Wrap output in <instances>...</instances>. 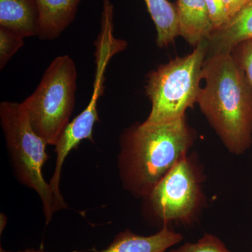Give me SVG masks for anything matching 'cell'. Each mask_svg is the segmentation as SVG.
<instances>
[{"label": "cell", "mask_w": 252, "mask_h": 252, "mask_svg": "<svg viewBox=\"0 0 252 252\" xmlns=\"http://www.w3.org/2000/svg\"><path fill=\"white\" fill-rule=\"evenodd\" d=\"M196 140L186 117L169 124H132L119 139L117 165L122 187L136 198H145L190 153Z\"/></svg>", "instance_id": "1"}, {"label": "cell", "mask_w": 252, "mask_h": 252, "mask_svg": "<svg viewBox=\"0 0 252 252\" xmlns=\"http://www.w3.org/2000/svg\"><path fill=\"white\" fill-rule=\"evenodd\" d=\"M196 104L225 148L245 154L252 144V87L230 53L207 56Z\"/></svg>", "instance_id": "2"}, {"label": "cell", "mask_w": 252, "mask_h": 252, "mask_svg": "<svg viewBox=\"0 0 252 252\" xmlns=\"http://www.w3.org/2000/svg\"><path fill=\"white\" fill-rule=\"evenodd\" d=\"M205 180V169L198 154H187L142 199L144 218L161 228L194 224L207 207Z\"/></svg>", "instance_id": "3"}, {"label": "cell", "mask_w": 252, "mask_h": 252, "mask_svg": "<svg viewBox=\"0 0 252 252\" xmlns=\"http://www.w3.org/2000/svg\"><path fill=\"white\" fill-rule=\"evenodd\" d=\"M0 124L15 177L21 185L37 194L48 225L54 214L61 210L43 174L49 158L46 151L48 144L33 130L21 103L1 102Z\"/></svg>", "instance_id": "4"}, {"label": "cell", "mask_w": 252, "mask_h": 252, "mask_svg": "<svg viewBox=\"0 0 252 252\" xmlns=\"http://www.w3.org/2000/svg\"><path fill=\"white\" fill-rule=\"evenodd\" d=\"M207 49V41H202L191 54L175 58L149 73L145 89L152 109L145 124L177 122L196 104Z\"/></svg>", "instance_id": "5"}, {"label": "cell", "mask_w": 252, "mask_h": 252, "mask_svg": "<svg viewBox=\"0 0 252 252\" xmlns=\"http://www.w3.org/2000/svg\"><path fill=\"white\" fill-rule=\"evenodd\" d=\"M77 72L67 55L54 60L39 85L21 102L32 127L48 145L56 146L69 125L76 102Z\"/></svg>", "instance_id": "6"}, {"label": "cell", "mask_w": 252, "mask_h": 252, "mask_svg": "<svg viewBox=\"0 0 252 252\" xmlns=\"http://www.w3.org/2000/svg\"><path fill=\"white\" fill-rule=\"evenodd\" d=\"M183 235L163 226L155 234L141 235L128 229L120 232L107 248L96 252H166L183 240Z\"/></svg>", "instance_id": "7"}, {"label": "cell", "mask_w": 252, "mask_h": 252, "mask_svg": "<svg viewBox=\"0 0 252 252\" xmlns=\"http://www.w3.org/2000/svg\"><path fill=\"white\" fill-rule=\"evenodd\" d=\"M250 39H252V0L225 24L212 32L207 40V56L230 53L239 43Z\"/></svg>", "instance_id": "8"}, {"label": "cell", "mask_w": 252, "mask_h": 252, "mask_svg": "<svg viewBox=\"0 0 252 252\" xmlns=\"http://www.w3.org/2000/svg\"><path fill=\"white\" fill-rule=\"evenodd\" d=\"M39 11L38 36L54 40L74 21L81 0H34Z\"/></svg>", "instance_id": "9"}, {"label": "cell", "mask_w": 252, "mask_h": 252, "mask_svg": "<svg viewBox=\"0 0 252 252\" xmlns=\"http://www.w3.org/2000/svg\"><path fill=\"white\" fill-rule=\"evenodd\" d=\"M180 36L193 47L208 40L214 28L204 0H177Z\"/></svg>", "instance_id": "10"}, {"label": "cell", "mask_w": 252, "mask_h": 252, "mask_svg": "<svg viewBox=\"0 0 252 252\" xmlns=\"http://www.w3.org/2000/svg\"><path fill=\"white\" fill-rule=\"evenodd\" d=\"M0 27L26 38L39 33V11L34 0H0Z\"/></svg>", "instance_id": "11"}, {"label": "cell", "mask_w": 252, "mask_h": 252, "mask_svg": "<svg viewBox=\"0 0 252 252\" xmlns=\"http://www.w3.org/2000/svg\"><path fill=\"white\" fill-rule=\"evenodd\" d=\"M157 32V44L165 47L180 36L176 6L168 0H144Z\"/></svg>", "instance_id": "12"}, {"label": "cell", "mask_w": 252, "mask_h": 252, "mask_svg": "<svg viewBox=\"0 0 252 252\" xmlns=\"http://www.w3.org/2000/svg\"><path fill=\"white\" fill-rule=\"evenodd\" d=\"M168 252H232L216 235L205 233L195 243H186Z\"/></svg>", "instance_id": "13"}, {"label": "cell", "mask_w": 252, "mask_h": 252, "mask_svg": "<svg viewBox=\"0 0 252 252\" xmlns=\"http://www.w3.org/2000/svg\"><path fill=\"white\" fill-rule=\"evenodd\" d=\"M24 44V38L6 28L0 27V69H4L10 60Z\"/></svg>", "instance_id": "14"}, {"label": "cell", "mask_w": 252, "mask_h": 252, "mask_svg": "<svg viewBox=\"0 0 252 252\" xmlns=\"http://www.w3.org/2000/svg\"><path fill=\"white\" fill-rule=\"evenodd\" d=\"M252 87V39L239 43L230 51Z\"/></svg>", "instance_id": "15"}, {"label": "cell", "mask_w": 252, "mask_h": 252, "mask_svg": "<svg viewBox=\"0 0 252 252\" xmlns=\"http://www.w3.org/2000/svg\"><path fill=\"white\" fill-rule=\"evenodd\" d=\"M204 1L207 5L214 30L220 27L228 21L229 16L222 0H204Z\"/></svg>", "instance_id": "16"}, {"label": "cell", "mask_w": 252, "mask_h": 252, "mask_svg": "<svg viewBox=\"0 0 252 252\" xmlns=\"http://www.w3.org/2000/svg\"><path fill=\"white\" fill-rule=\"evenodd\" d=\"M229 18L234 16L250 0H222Z\"/></svg>", "instance_id": "17"}, {"label": "cell", "mask_w": 252, "mask_h": 252, "mask_svg": "<svg viewBox=\"0 0 252 252\" xmlns=\"http://www.w3.org/2000/svg\"><path fill=\"white\" fill-rule=\"evenodd\" d=\"M0 252H47L44 251V250H41V249H39V250H34V249H27V250H21V251L11 252V251H7V250H3V249L1 248V249H0Z\"/></svg>", "instance_id": "18"}]
</instances>
